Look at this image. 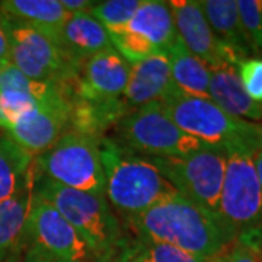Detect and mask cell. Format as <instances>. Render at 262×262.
<instances>
[{
  "mask_svg": "<svg viewBox=\"0 0 262 262\" xmlns=\"http://www.w3.org/2000/svg\"><path fill=\"white\" fill-rule=\"evenodd\" d=\"M127 223L137 239L172 245L203 259L214 258L236 242L215 214L178 192Z\"/></svg>",
  "mask_w": 262,
  "mask_h": 262,
  "instance_id": "6da1fadb",
  "label": "cell"
},
{
  "mask_svg": "<svg viewBox=\"0 0 262 262\" xmlns=\"http://www.w3.org/2000/svg\"><path fill=\"white\" fill-rule=\"evenodd\" d=\"M105 177V196L120 214L130 220L160 200L177 192L149 160L111 137L99 140Z\"/></svg>",
  "mask_w": 262,
  "mask_h": 262,
  "instance_id": "7a4b0ae2",
  "label": "cell"
},
{
  "mask_svg": "<svg viewBox=\"0 0 262 262\" xmlns=\"http://www.w3.org/2000/svg\"><path fill=\"white\" fill-rule=\"evenodd\" d=\"M34 194L56 208L88 244L98 259L114 258L127 244L118 217L105 194H89L37 177Z\"/></svg>",
  "mask_w": 262,
  "mask_h": 262,
  "instance_id": "3957f363",
  "label": "cell"
},
{
  "mask_svg": "<svg viewBox=\"0 0 262 262\" xmlns=\"http://www.w3.org/2000/svg\"><path fill=\"white\" fill-rule=\"evenodd\" d=\"M168 117L203 144L217 149H262V124L233 117L211 99L188 96L173 91L162 101Z\"/></svg>",
  "mask_w": 262,
  "mask_h": 262,
  "instance_id": "277c9868",
  "label": "cell"
},
{
  "mask_svg": "<svg viewBox=\"0 0 262 262\" xmlns=\"http://www.w3.org/2000/svg\"><path fill=\"white\" fill-rule=\"evenodd\" d=\"M226 172L215 217L234 241L262 237V191L253 151L227 150Z\"/></svg>",
  "mask_w": 262,
  "mask_h": 262,
  "instance_id": "5b68a950",
  "label": "cell"
},
{
  "mask_svg": "<svg viewBox=\"0 0 262 262\" xmlns=\"http://www.w3.org/2000/svg\"><path fill=\"white\" fill-rule=\"evenodd\" d=\"M9 39V63L22 75L44 83L70 86L80 75L77 61L58 41L20 20L0 15Z\"/></svg>",
  "mask_w": 262,
  "mask_h": 262,
  "instance_id": "8992f818",
  "label": "cell"
},
{
  "mask_svg": "<svg viewBox=\"0 0 262 262\" xmlns=\"http://www.w3.org/2000/svg\"><path fill=\"white\" fill-rule=\"evenodd\" d=\"M39 177L89 194H105L99 140L69 130L34 159Z\"/></svg>",
  "mask_w": 262,
  "mask_h": 262,
  "instance_id": "52a82bcc",
  "label": "cell"
},
{
  "mask_svg": "<svg viewBox=\"0 0 262 262\" xmlns=\"http://www.w3.org/2000/svg\"><path fill=\"white\" fill-rule=\"evenodd\" d=\"M144 158L178 194L213 214L217 213L226 172V150L206 146L177 158Z\"/></svg>",
  "mask_w": 262,
  "mask_h": 262,
  "instance_id": "ba28073f",
  "label": "cell"
},
{
  "mask_svg": "<svg viewBox=\"0 0 262 262\" xmlns=\"http://www.w3.org/2000/svg\"><path fill=\"white\" fill-rule=\"evenodd\" d=\"M124 147L149 158H177L206 147L201 141L179 128L163 111L160 102H151L133 110L115 125Z\"/></svg>",
  "mask_w": 262,
  "mask_h": 262,
  "instance_id": "9c48e42d",
  "label": "cell"
},
{
  "mask_svg": "<svg viewBox=\"0 0 262 262\" xmlns=\"http://www.w3.org/2000/svg\"><path fill=\"white\" fill-rule=\"evenodd\" d=\"M20 246L25 262H88L94 256L75 227L35 194Z\"/></svg>",
  "mask_w": 262,
  "mask_h": 262,
  "instance_id": "30bf717a",
  "label": "cell"
},
{
  "mask_svg": "<svg viewBox=\"0 0 262 262\" xmlns=\"http://www.w3.org/2000/svg\"><path fill=\"white\" fill-rule=\"evenodd\" d=\"M110 37L114 48L131 64L155 54H168L178 34L168 2L143 0L130 22Z\"/></svg>",
  "mask_w": 262,
  "mask_h": 262,
  "instance_id": "8fae6325",
  "label": "cell"
},
{
  "mask_svg": "<svg viewBox=\"0 0 262 262\" xmlns=\"http://www.w3.org/2000/svg\"><path fill=\"white\" fill-rule=\"evenodd\" d=\"M70 120L69 86L54 84L29 113L6 131V136L35 159L70 130Z\"/></svg>",
  "mask_w": 262,
  "mask_h": 262,
  "instance_id": "7c38bea8",
  "label": "cell"
},
{
  "mask_svg": "<svg viewBox=\"0 0 262 262\" xmlns=\"http://www.w3.org/2000/svg\"><path fill=\"white\" fill-rule=\"evenodd\" d=\"M168 3L178 38L210 70L225 64L237 66L245 60L233 48L217 38L207 22L200 0H172Z\"/></svg>",
  "mask_w": 262,
  "mask_h": 262,
  "instance_id": "4fadbf2b",
  "label": "cell"
},
{
  "mask_svg": "<svg viewBox=\"0 0 262 262\" xmlns=\"http://www.w3.org/2000/svg\"><path fill=\"white\" fill-rule=\"evenodd\" d=\"M131 64L115 50H106L88 58L80 75L69 86L70 98L89 101L120 99L128 83Z\"/></svg>",
  "mask_w": 262,
  "mask_h": 262,
  "instance_id": "5bb4252c",
  "label": "cell"
},
{
  "mask_svg": "<svg viewBox=\"0 0 262 262\" xmlns=\"http://www.w3.org/2000/svg\"><path fill=\"white\" fill-rule=\"evenodd\" d=\"M177 88L170 76L168 54H155L131 63L128 83L122 95L127 106L137 110L151 102H162Z\"/></svg>",
  "mask_w": 262,
  "mask_h": 262,
  "instance_id": "9a60e30c",
  "label": "cell"
},
{
  "mask_svg": "<svg viewBox=\"0 0 262 262\" xmlns=\"http://www.w3.org/2000/svg\"><path fill=\"white\" fill-rule=\"evenodd\" d=\"M53 86V83L29 79L9 63L3 70L0 82V128L10 130Z\"/></svg>",
  "mask_w": 262,
  "mask_h": 262,
  "instance_id": "2e32d148",
  "label": "cell"
},
{
  "mask_svg": "<svg viewBox=\"0 0 262 262\" xmlns=\"http://www.w3.org/2000/svg\"><path fill=\"white\" fill-rule=\"evenodd\" d=\"M208 95L217 106L233 117L262 121V103L252 101L245 92L236 66L225 64L211 69Z\"/></svg>",
  "mask_w": 262,
  "mask_h": 262,
  "instance_id": "e0dca14e",
  "label": "cell"
},
{
  "mask_svg": "<svg viewBox=\"0 0 262 262\" xmlns=\"http://www.w3.org/2000/svg\"><path fill=\"white\" fill-rule=\"evenodd\" d=\"M58 44L80 63L114 48L108 31L88 12L70 15L58 34Z\"/></svg>",
  "mask_w": 262,
  "mask_h": 262,
  "instance_id": "ac0fdd59",
  "label": "cell"
},
{
  "mask_svg": "<svg viewBox=\"0 0 262 262\" xmlns=\"http://www.w3.org/2000/svg\"><path fill=\"white\" fill-rule=\"evenodd\" d=\"M72 99L70 130L101 140L105 133L115 127L124 117L131 113L127 103L120 99L89 101L80 98Z\"/></svg>",
  "mask_w": 262,
  "mask_h": 262,
  "instance_id": "d6986e66",
  "label": "cell"
},
{
  "mask_svg": "<svg viewBox=\"0 0 262 262\" xmlns=\"http://www.w3.org/2000/svg\"><path fill=\"white\" fill-rule=\"evenodd\" d=\"M0 15L28 24L57 41L70 18L60 0H3L0 2Z\"/></svg>",
  "mask_w": 262,
  "mask_h": 262,
  "instance_id": "ffe728a7",
  "label": "cell"
},
{
  "mask_svg": "<svg viewBox=\"0 0 262 262\" xmlns=\"http://www.w3.org/2000/svg\"><path fill=\"white\" fill-rule=\"evenodd\" d=\"M168 58L172 82L181 94L210 99L208 84L211 70L204 61L194 56L179 38L169 48Z\"/></svg>",
  "mask_w": 262,
  "mask_h": 262,
  "instance_id": "44dd1931",
  "label": "cell"
},
{
  "mask_svg": "<svg viewBox=\"0 0 262 262\" xmlns=\"http://www.w3.org/2000/svg\"><path fill=\"white\" fill-rule=\"evenodd\" d=\"M200 3L208 25L219 39L244 58L256 54L242 28L236 0H203Z\"/></svg>",
  "mask_w": 262,
  "mask_h": 262,
  "instance_id": "7402d4cb",
  "label": "cell"
},
{
  "mask_svg": "<svg viewBox=\"0 0 262 262\" xmlns=\"http://www.w3.org/2000/svg\"><path fill=\"white\" fill-rule=\"evenodd\" d=\"M35 177L13 196L0 203V262L18 249L34 198Z\"/></svg>",
  "mask_w": 262,
  "mask_h": 262,
  "instance_id": "603a6c76",
  "label": "cell"
},
{
  "mask_svg": "<svg viewBox=\"0 0 262 262\" xmlns=\"http://www.w3.org/2000/svg\"><path fill=\"white\" fill-rule=\"evenodd\" d=\"M34 177V158L8 136L0 137V203L15 195Z\"/></svg>",
  "mask_w": 262,
  "mask_h": 262,
  "instance_id": "cb8c5ba5",
  "label": "cell"
},
{
  "mask_svg": "<svg viewBox=\"0 0 262 262\" xmlns=\"http://www.w3.org/2000/svg\"><path fill=\"white\" fill-rule=\"evenodd\" d=\"M118 262H207L200 256L188 253L172 245L137 239L127 242L120 251Z\"/></svg>",
  "mask_w": 262,
  "mask_h": 262,
  "instance_id": "d4e9b609",
  "label": "cell"
},
{
  "mask_svg": "<svg viewBox=\"0 0 262 262\" xmlns=\"http://www.w3.org/2000/svg\"><path fill=\"white\" fill-rule=\"evenodd\" d=\"M143 0H105L96 2L92 9L88 13L101 22L108 34H114L122 29L134 13L141 6Z\"/></svg>",
  "mask_w": 262,
  "mask_h": 262,
  "instance_id": "484cf974",
  "label": "cell"
},
{
  "mask_svg": "<svg viewBox=\"0 0 262 262\" xmlns=\"http://www.w3.org/2000/svg\"><path fill=\"white\" fill-rule=\"evenodd\" d=\"M237 12L246 37L256 54L262 53V0H237Z\"/></svg>",
  "mask_w": 262,
  "mask_h": 262,
  "instance_id": "4316f807",
  "label": "cell"
},
{
  "mask_svg": "<svg viewBox=\"0 0 262 262\" xmlns=\"http://www.w3.org/2000/svg\"><path fill=\"white\" fill-rule=\"evenodd\" d=\"M207 262H262V237H241Z\"/></svg>",
  "mask_w": 262,
  "mask_h": 262,
  "instance_id": "83f0119b",
  "label": "cell"
},
{
  "mask_svg": "<svg viewBox=\"0 0 262 262\" xmlns=\"http://www.w3.org/2000/svg\"><path fill=\"white\" fill-rule=\"evenodd\" d=\"M245 92L255 102L262 103V58L249 57L236 66Z\"/></svg>",
  "mask_w": 262,
  "mask_h": 262,
  "instance_id": "f1b7e54d",
  "label": "cell"
},
{
  "mask_svg": "<svg viewBox=\"0 0 262 262\" xmlns=\"http://www.w3.org/2000/svg\"><path fill=\"white\" fill-rule=\"evenodd\" d=\"M60 2L70 15L89 12L96 5V2L94 0H60Z\"/></svg>",
  "mask_w": 262,
  "mask_h": 262,
  "instance_id": "f546056e",
  "label": "cell"
},
{
  "mask_svg": "<svg viewBox=\"0 0 262 262\" xmlns=\"http://www.w3.org/2000/svg\"><path fill=\"white\" fill-rule=\"evenodd\" d=\"M0 64H9V39L2 16H0Z\"/></svg>",
  "mask_w": 262,
  "mask_h": 262,
  "instance_id": "4dcf8cb0",
  "label": "cell"
},
{
  "mask_svg": "<svg viewBox=\"0 0 262 262\" xmlns=\"http://www.w3.org/2000/svg\"><path fill=\"white\" fill-rule=\"evenodd\" d=\"M253 165H255V170H256L258 181H259V185H261L262 191V149L256 150L253 153Z\"/></svg>",
  "mask_w": 262,
  "mask_h": 262,
  "instance_id": "1f68e13d",
  "label": "cell"
},
{
  "mask_svg": "<svg viewBox=\"0 0 262 262\" xmlns=\"http://www.w3.org/2000/svg\"><path fill=\"white\" fill-rule=\"evenodd\" d=\"M8 64H0V82H2V75H3V70H5V67Z\"/></svg>",
  "mask_w": 262,
  "mask_h": 262,
  "instance_id": "d6a6232c",
  "label": "cell"
},
{
  "mask_svg": "<svg viewBox=\"0 0 262 262\" xmlns=\"http://www.w3.org/2000/svg\"><path fill=\"white\" fill-rule=\"evenodd\" d=\"M99 262H118V261H115L114 258H106V259H99Z\"/></svg>",
  "mask_w": 262,
  "mask_h": 262,
  "instance_id": "836d02e7",
  "label": "cell"
}]
</instances>
